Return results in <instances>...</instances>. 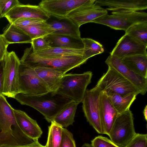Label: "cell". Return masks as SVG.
I'll use <instances>...</instances> for the list:
<instances>
[{
	"label": "cell",
	"instance_id": "obj_12",
	"mask_svg": "<svg viewBox=\"0 0 147 147\" xmlns=\"http://www.w3.org/2000/svg\"><path fill=\"white\" fill-rule=\"evenodd\" d=\"M108 67H111L129 81L139 92L145 95L147 91V78H143L131 70L121 59L110 55L105 61Z\"/></svg>",
	"mask_w": 147,
	"mask_h": 147
},
{
	"label": "cell",
	"instance_id": "obj_30",
	"mask_svg": "<svg viewBox=\"0 0 147 147\" xmlns=\"http://www.w3.org/2000/svg\"><path fill=\"white\" fill-rule=\"evenodd\" d=\"M84 44V55L87 59L104 52L102 45L90 38H82Z\"/></svg>",
	"mask_w": 147,
	"mask_h": 147
},
{
	"label": "cell",
	"instance_id": "obj_7",
	"mask_svg": "<svg viewBox=\"0 0 147 147\" xmlns=\"http://www.w3.org/2000/svg\"><path fill=\"white\" fill-rule=\"evenodd\" d=\"M101 92L112 93L122 96L131 94H138L139 92L134 86L121 74L113 68L108 67L96 86Z\"/></svg>",
	"mask_w": 147,
	"mask_h": 147
},
{
	"label": "cell",
	"instance_id": "obj_5",
	"mask_svg": "<svg viewBox=\"0 0 147 147\" xmlns=\"http://www.w3.org/2000/svg\"><path fill=\"white\" fill-rule=\"evenodd\" d=\"M96 19L91 22L100 24L116 30L126 31L131 26L147 22V13L134 11H112Z\"/></svg>",
	"mask_w": 147,
	"mask_h": 147
},
{
	"label": "cell",
	"instance_id": "obj_24",
	"mask_svg": "<svg viewBox=\"0 0 147 147\" xmlns=\"http://www.w3.org/2000/svg\"><path fill=\"white\" fill-rule=\"evenodd\" d=\"M8 45L16 43H31L30 37L13 24H9L2 34Z\"/></svg>",
	"mask_w": 147,
	"mask_h": 147
},
{
	"label": "cell",
	"instance_id": "obj_17",
	"mask_svg": "<svg viewBox=\"0 0 147 147\" xmlns=\"http://www.w3.org/2000/svg\"><path fill=\"white\" fill-rule=\"evenodd\" d=\"M94 4L107 6L106 9L113 11H137L147 8V0H96Z\"/></svg>",
	"mask_w": 147,
	"mask_h": 147
},
{
	"label": "cell",
	"instance_id": "obj_36",
	"mask_svg": "<svg viewBox=\"0 0 147 147\" xmlns=\"http://www.w3.org/2000/svg\"><path fill=\"white\" fill-rule=\"evenodd\" d=\"M20 4L18 0H6L2 11L1 18L14 7Z\"/></svg>",
	"mask_w": 147,
	"mask_h": 147
},
{
	"label": "cell",
	"instance_id": "obj_38",
	"mask_svg": "<svg viewBox=\"0 0 147 147\" xmlns=\"http://www.w3.org/2000/svg\"><path fill=\"white\" fill-rule=\"evenodd\" d=\"M3 60L0 61V94H1L3 84Z\"/></svg>",
	"mask_w": 147,
	"mask_h": 147
},
{
	"label": "cell",
	"instance_id": "obj_3",
	"mask_svg": "<svg viewBox=\"0 0 147 147\" xmlns=\"http://www.w3.org/2000/svg\"><path fill=\"white\" fill-rule=\"evenodd\" d=\"M88 59L84 56H74L60 58H46L40 57L33 51L32 48H26L20 62L33 68L44 67L61 71L65 74L71 69L79 67Z\"/></svg>",
	"mask_w": 147,
	"mask_h": 147
},
{
	"label": "cell",
	"instance_id": "obj_29",
	"mask_svg": "<svg viewBox=\"0 0 147 147\" xmlns=\"http://www.w3.org/2000/svg\"><path fill=\"white\" fill-rule=\"evenodd\" d=\"M125 34L147 45V22L131 26L125 31Z\"/></svg>",
	"mask_w": 147,
	"mask_h": 147
},
{
	"label": "cell",
	"instance_id": "obj_40",
	"mask_svg": "<svg viewBox=\"0 0 147 147\" xmlns=\"http://www.w3.org/2000/svg\"><path fill=\"white\" fill-rule=\"evenodd\" d=\"M6 0H0V18H1L2 12Z\"/></svg>",
	"mask_w": 147,
	"mask_h": 147
},
{
	"label": "cell",
	"instance_id": "obj_21",
	"mask_svg": "<svg viewBox=\"0 0 147 147\" xmlns=\"http://www.w3.org/2000/svg\"><path fill=\"white\" fill-rule=\"evenodd\" d=\"M33 68L50 91L56 92L63 76L65 74L61 71L52 69L40 67Z\"/></svg>",
	"mask_w": 147,
	"mask_h": 147
},
{
	"label": "cell",
	"instance_id": "obj_35",
	"mask_svg": "<svg viewBox=\"0 0 147 147\" xmlns=\"http://www.w3.org/2000/svg\"><path fill=\"white\" fill-rule=\"evenodd\" d=\"M45 21H46L39 18L21 19L16 20L13 24L17 26L22 27L38 24Z\"/></svg>",
	"mask_w": 147,
	"mask_h": 147
},
{
	"label": "cell",
	"instance_id": "obj_23",
	"mask_svg": "<svg viewBox=\"0 0 147 147\" xmlns=\"http://www.w3.org/2000/svg\"><path fill=\"white\" fill-rule=\"evenodd\" d=\"M33 52L40 57L46 58H60L74 56H84V49H78L50 47L45 49Z\"/></svg>",
	"mask_w": 147,
	"mask_h": 147
},
{
	"label": "cell",
	"instance_id": "obj_42",
	"mask_svg": "<svg viewBox=\"0 0 147 147\" xmlns=\"http://www.w3.org/2000/svg\"><path fill=\"white\" fill-rule=\"evenodd\" d=\"M81 147H92L91 144L88 143H85L83 144Z\"/></svg>",
	"mask_w": 147,
	"mask_h": 147
},
{
	"label": "cell",
	"instance_id": "obj_31",
	"mask_svg": "<svg viewBox=\"0 0 147 147\" xmlns=\"http://www.w3.org/2000/svg\"><path fill=\"white\" fill-rule=\"evenodd\" d=\"M124 147H147V134L136 133Z\"/></svg>",
	"mask_w": 147,
	"mask_h": 147
},
{
	"label": "cell",
	"instance_id": "obj_6",
	"mask_svg": "<svg viewBox=\"0 0 147 147\" xmlns=\"http://www.w3.org/2000/svg\"><path fill=\"white\" fill-rule=\"evenodd\" d=\"M3 61V84L1 94L8 98H14L20 93V60L14 51H7Z\"/></svg>",
	"mask_w": 147,
	"mask_h": 147
},
{
	"label": "cell",
	"instance_id": "obj_13",
	"mask_svg": "<svg viewBox=\"0 0 147 147\" xmlns=\"http://www.w3.org/2000/svg\"><path fill=\"white\" fill-rule=\"evenodd\" d=\"M147 45L125 34L118 40L110 54L121 59L130 56L147 55Z\"/></svg>",
	"mask_w": 147,
	"mask_h": 147
},
{
	"label": "cell",
	"instance_id": "obj_18",
	"mask_svg": "<svg viewBox=\"0 0 147 147\" xmlns=\"http://www.w3.org/2000/svg\"><path fill=\"white\" fill-rule=\"evenodd\" d=\"M14 112L17 124L24 133L34 140H38L42 131L36 121L22 110L14 109Z\"/></svg>",
	"mask_w": 147,
	"mask_h": 147
},
{
	"label": "cell",
	"instance_id": "obj_11",
	"mask_svg": "<svg viewBox=\"0 0 147 147\" xmlns=\"http://www.w3.org/2000/svg\"><path fill=\"white\" fill-rule=\"evenodd\" d=\"M96 0H44L39 5L50 16L64 18L81 6L94 4Z\"/></svg>",
	"mask_w": 147,
	"mask_h": 147
},
{
	"label": "cell",
	"instance_id": "obj_32",
	"mask_svg": "<svg viewBox=\"0 0 147 147\" xmlns=\"http://www.w3.org/2000/svg\"><path fill=\"white\" fill-rule=\"evenodd\" d=\"M92 147H120L108 138L98 136L91 141Z\"/></svg>",
	"mask_w": 147,
	"mask_h": 147
},
{
	"label": "cell",
	"instance_id": "obj_8",
	"mask_svg": "<svg viewBox=\"0 0 147 147\" xmlns=\"http://www.w3.org/2000/svg\"><path fill=\"white\" fill-rule=\"evenodd\" d=\"M136 134L133 114L129 109L118 114L108 136L117 145L124 147Z\"/></svg>",
	"mask_w": 147,
	"mask_h": 147
},
{
	"label": "cell",
	"instance_id": "obj_10",
	"mask_svg": "<svg viewBox=\"0 0 147 147\" xmlns=\"http://www.w3.org/2000/svg\"><path fill=\"white\" fill-rule=\"evenodd\" d=\"M101 92L96 86L90 90H86L82 102L83 111L87 121L98 133L103 134L99 112Z\"/></svg>",
	"mask_w": 147,
	"mask_h": 147
},
{
	"label": "cell",
	"instance_id": "obj_1",
	"mask_svg": "<svg viewBox=\"0 0 147 147\" xmlns=\"http://www.w3.org/2000/svg\"><path fill=\"white\" fill-rule=\"evenodd\" d=\"M14 109L0 94V147L26 145L34 140L25 134L16 122Z\"/></svg>",
	"mask_w": 147,
	"mask_h": 147
},
{
	"label": "cell",
	"instance_id": "obj_33",
	"mask_svg": "<svg viewBox=\"0 0 147 147\" xmlns=\"http://www.w3.org/2000/svg\"><path fill=\"white\" fill-rule=\"evenodd\" d=\"M60 147H76L73 134L64 128H62Z\"/></svg>",
	"mask_w": 147,
	"mask_h": 147
},
{
	"label": "cell",
	"instance_id": "obj_2",
	"mask_svg": "<svg viewBox=\"0 0 147 147\" xmlns=\"http://www.w3.org/2000/svg\"><path fill=\"white\" fill-rule=\"evenodd\" d=\"M14 98L21 105L30 106L37 110L49 123L52 121L56 116L73 101L56 92L52 91L38 95L19 93Z\"/></svg>",
	"mask_w": 147,
	"mask_h": 147
},
{
	"label": "cell",
	"instance_id": "obj_26",
	"mask_svg": "<svg viewBox=\"0 0 147 147\" xmlns=\"http://www.w3.org/2000/svg\"><path fill=\"white\" fill-rule=\"evenodd\" d=\"M105 94L119 114L129 110L131 105L136 99V96L138 95L136 94L133 93L122 96L116 93Z\"/></svg>",
	"mask_w": 147,
	"mask_h": 147
},
{
	"label": "cell",
	"instance_id": "obj_20",
	"mask_svg": "<svg viewBox=\"0 0 147 147\" xmlns=\"http://www.w3.org/2000/svg\"><path fill=\"white\" fill-rule=\"evenodd\" d=\"M50 47H60L83 49L84 44L82 38L71 36L49 34L44 37Z\"/></svg>",
	"mask_w": 147,
	"mask_h": 147
},
{
	"label": "cell",
	"instance_id": "obj_37",
	"mask_svg": "<svg viewBox=\"0 0 147 147\" xmlns=\"http://www.w3.org/2000/svg\"><path fill=\"white\" fill-rule=\"evenodd\" d=\"M8 45L2 34H0V61L3 60Z\"/></svg>",
	"mask_w": 147,
	"mask_h": 147
},
{
	"label": "cell",
	"instance_id": "obj_9",
	"mask_svg": "<svg viewBox=\"0 0 147 147\" xmlns=\"http://www.w3.org/2000/svg\"><path fill=\"white\" fill-rule=\"evenodd\" d=\"M19 82L20 93L38 95L50 91L33 67L21 62L19 69Z\"/></svg>",
	"mask_w": 147,
	"mask_h": 147
},
{
	"label": "cell",
	"instance_id": "obj_25",
	"mask_svg": "<svg viewBox=\"0 0 147 147\" xmlns=\"http://www.w3.org/2000/svg\"><path fill=\"white\" fill-rule=\"evenodd\" d=\"M79 103L72 101L68 104L55 117L54 121L62 127L72 125Z\"/></svg>",
	"mask_w": 147,
	"mask_h": 147
},
{
	"label": "cell",
	"instance_id": "obj_39",
	"mask_svg": "<svg viewBox=\"0 0 147 147\" xmlns=\"http://www.w3.org/2000/svg\"><path fill=\"white\" fill-rule=\"evenodd\" d=\"M1 147H45V146L39 143L38 140H34L33 142L31 144L27 145L10 146H3Z\"/></svg>",
	"mask_w": 147,
	"mask_h": 147
},
{
	"label": "cell",
	"instance_id": "obj_16",
	"mask_svg": "<svg viewBox=\"0 0 147 147\" xmlns=\"http://www.w3.org/2000/svg\"><path fill=\"white\" fill-rule=\"evenodd\" d=\"M99 112L103 134L109 136L119 113L107 95L101 92L100 97Z\"/></svg>",
	"mask_w": 147,
	"mask_h": 147
},
{
	"label": "cell",
	"instance_id": "obj_28",
	"mask_svg": "<svg viewBox=\"0 0 147 147\" xmlns=\"http://www.w3.org/2000/svg\"><path fill=\"white\" fill-rule=\"evenodd\" d=\"M63 128L54 121L51 122L48 127L47 140L45 147H60Z\"/></svg>",
	"mask_w": 147,
	"mask_h": 147
},
{
	"label": "cell",
	"instance_id": "obj_34",
	"mask_svg": "<svg viewBox=\"0 0 147 147\" xmlns=\"http://www.w3.org/2000/svg\"><path fill=\"white\" fill-rule=\"evenodd\" d=\"M31 47L34 52L47 49L50 47L44 37H39L32 40Z\"/></svg>",
	"mask_w": 147,
	"mask_h": 147
},
{
	"label": "cell",
	"instance_id": "obj_19",
	"mask_svg": "<svg viewBox=\"0 0 147 147\" xmlns=\"http://www.w3.org/2000/svg\"><path fill=\"white\" fill-rule=\"evenodd\" d=\"M50 22L47 21L54 30L53 34L80 38V27L67 18H56Z\"/></svg>",
	"mask_w": 147,
	"mask_h": 147
},
{
	"label": "cell",
	"instance_id": "obj_15",
	"mask_svg": "<svg viewBox=\"0 0 147 147\" xmlns=\"http://www.w3.org/2000/svg\"><path fill=\"white\" fill-rule=\"evenodd\" d=\"M4 17L6 18L10 24L21 19L39 18L47 21L50 18L39 5L21 4L12 9Z\"/></svg>",
	"mask_w": 147,
	"mask_h": 147
},
{
	"label": "cell",
	"instance_id": "obj_27",
	"mask_svg": "<svg viewBox=\"0 0 147 147\" xmlns=\"http://www.w3.org/2000/svg\"><path fill=\"white\" fill-rule=\"evenodd\" d=\"M18 27L28 35L32 40L38 38L44 37L54 32L47 21L27 26Z\"/></svg>",
	"mask_w": 147,
	"mask_h": 147
},
{
	"label": "cell",
	"instance_id": "obj_14",
	"mask_svg": "<svg viewBox=\"0 0 147 147\" xmlns=\"http://www.w3.org/2000/svg\"><path fill=\"white\" fill-rule=\"evenodd\" d=\"M108 14L107 11L94 3L83 5L70 13L66 16L80 27Z\"/></svg>",
	"mask_w": 147,
	"mask_h": 147
},
{
	"label": "cell",
	"instance_id": "obj_22",
	"mask_svg": "<svg viewBox=\"0 0 147 147\" xmlns=\"http://www.w3.org/2000/svg\"><path fill=\"white\" fill-rule=\"evenodd\" d=\"M122 62L131 70L147 78V55H138L125 57Z\"/></svg>",
	"mask_w": 147,
	"mask_h": 147
},
{
	"label": "cell",
	"instance_id": "obj_41",
	"mask_svg": "<svg viewBox=\"0 0 147 147\" xmlns=\"http://www.w3.org/2000/svg\"><path fill=\"white\" fill-rule=\"evenodd\" d=\"M143 113L145 119L147 120V105H146L144 110Z\"/></svg>",
	"mask_w": 147,
	"mask_h": 147
},
{
	"label": "cell",
	"instance_id": "obj_4",
	"mask_svg": "<svg viewBox=\"0 0 147 147\" xmlns=\"http://www.w3.org/2000/svg\"><path fill=\"white\" fill-rule=\"evenodd\" d=\"M92 76V72L89 71L81 74H65L56 92L73 101L82 102Z\"/></svg>",
	"mask_w": 147,
	"mask_h": 147
}]
</instances>
